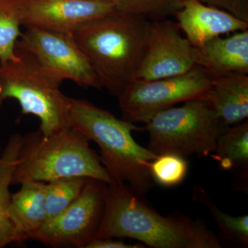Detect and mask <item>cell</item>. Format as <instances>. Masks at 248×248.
Segmentation results:
<instances>
[{
    "mask_svg": "<svg viewBox=\"0 0 248 248\" xmlns=\"http://www.w3.org/2000/svg\"><path fill=\"white\" fill-rule=\"evenodd\" d=\"M143 195L124 183L109 184L94 239L130 238L155 248H222L202 221L179 213L163 216Z\"/></svg>",
    "mask_w": 248,
    "mask_h": 248,
    "instance_id": "obj_1",
    "label": "cell"
},
{
    "mask_svg": "<svg viewBox=\"0 0 248 248\" xmlns=\"http://www.w3.org/2000/svg\"><path fill=\"white\" fill-rule=\"evenodd\" d=\"M151 21L122 13L80 24L72 32L102 89L117 97L135 79Z\"/></svg>",
    "mask_w": 248,
    "mask_h": 248,
    "instance_id": "obj_2",
    "label": "cell"
},
{
    "mask_svg": "<svg viewBox=\"0 0 248 248\" xmlns=\"http://www.w3.org/2000/svg\"><path fill=\"white\" fill-rule=\"evenodd\" d=\"M68 123L100 148V158L114 183H124L144 195L153 187L150 165L157 155L138 144L133 123L118 119L89 101L69 97Z\"/></svg>",
    "mask_w": 248,
    "mask_h": 248,
    "instance_id": "obj_3",
    "label": "cell"
},
{
    "mask_svg": "<svg viewBox=\"0 0 248 248\" xmlns=\"http://www.w3.org/2000/svg\"><path fill=\"white\" fill-rule=\"evenodd\" d=\"M89 143V139L71 125L47 137L39 130L22 136L12 185L71 177L113 184Z\"/></svg>",
    "mask_w": 248,
    "mask_h": 248,
    "instance_id": "obj_4",
    "label": "cell"
},
{
    "mask_svg": "<svg viewBox=\"0 0 248 248\" xmlns=\"http://www.w3.org/2000/svg\"><path fill=\"white\" fill-rule=\"evenodd\" d=\"M16 53L17 60L0 63V106L7 99L17 100L22 114L39 119L44 136L70 126L69 97L60 91L61 81L31 53L17 48Z\"/></svg>",
    "mask_w": 248,
    "mask_h": 248,
    "instance_id": "obj_5",
    "label": "cell"
},
{
    "mask_svg": "<svg viewBox=\"0 0 248 248\" xmlns=\"http://www.w3.org/2000/svg\"><path fill=\"white\" fill-rule=\"evenodd\" d=\"M227 127L206 99H197L159 112L146 124L145 130L149 133L148 149L157 156L202 157L215 151L217 140Z\"/></svg>",
    "mask_w": 248,
    "mask_h": 248,
    "instance_id": "obj_6",
    "label": "cell"
},
{
    "mask_svg": "<svg viewBox=\"0 0 248 248\" xmlns=\"http://www.w3.org/2000/svg\"><path fill=\"white\" fill-rule=\"evenodd\" d=\"M213 80V76L198 65L180 76L151 81L133 80L117 97L122 119L146 124L176 104L205 99Z\"/></svg>",
    "mask_w": 248,
    "mask_h": 248,
    "instance_id": "obj_7",
    "label": "cell"
},
{
    "mask_svg": "<svg viewBox=\"0 0 248 248\" xmlns=\"http://www.w3.org/2000/svg\"><path fill=\"white\" fill-rule=\"evenodd\" d=\"M109 184L88 178L78 200L58 216L46 221L30 240L50 247L86 248L102 220Z\"/></svg>",
    "mask_w": 248,
    "mask_h": 248,
    "instance_id": "obj_8",
    "label": "cell"
},
{
    "mask_svg": "<svg viewBox=\"0 0 248 248\" xmlns=\"http://www.w3.org/2000/svg\"><path fill=\"white\" fill-rule=\"evenodd\" d=\"M16 49L31 53L58 81L102 89L95 72L72 34L27 27Z\"/></svg>",
    "mask_w": 248,
    "mask_h": 248,
    "instance_id": "obj_9",
    "label": "cell"
},
{
    "mask_svg": "<svg viewBox=\"0 0 248 248\" xmlns=\"http://www.w3.org/2000/svg\"><path fill=\"white\" fill-rule=\"evenodd\" d=\"M195 66V47L182 35L177 23L169 18L151 21L134 80L151 81L180 76Z\"/></svg>",
    "mask_w": 248,
    "mask_h": 248,
    "instance_id": "obj_10",
    "label": "cell"
},
{
    "mask_svg": "<svg viewBox=\"0 0 248 248\" xmlns=\"http://www.w3.org/2000/svg\"><path fill=\"white\" fill-rule=\"evenodd\" d=\"M117 12L104 0H25L22 27L71 34L83 23Z\"/></svg>",
    "mask_w": 248,
    "mask_h": 248,
    "instance_id": "obj_11",
    "label": "cell"
},
{
    "mask_svg": "<svg viewBox=\"0 0 248 248\" xmlns=\"http://www.w3.org/2000/svg\"><path fill=\"white\" fill-rule=\"evenodd\" d=\"M174 16L179 29L194 47L219 36L248 29V22L200 0H186Z\"/></svg>",
    "mask_w": 248,
    "mask_h": 248,
    "instance_id": "obj_12",
    "label": "cell"
},
{
    "mask_svg": "<svg viewBox=\"0 0 248 248\" xmlns=\"http://www.w3.org/2000/svg\"><path fill=\"white\" fill-rule=\"evenodd\" d=\"M196 64L213 77L248 75V29L219 36L195 47Z\"/></svg>",
    "mask_w": 248,
    "mask_h": 248,
    "instance_id": "obj_13",
    "label": "cell"
},
{
    "mask_svg": "<svg viewBox=\"0 0 248 248\" xmlns=\"http://www.w3.org/2000/svg\"><path fill=\"white\" fill-rule=\"evenodd\" d=\"M205 99L226 126L247 120L248 75L228 73L213 77Z\"/></svg>",
    "mask_w": 248,
    "mask_h": 248,
    "instance_id": "obj_14",
    "label": "cell"
},
{
    "mask_svg": "<svg viewBox=\"0 0 248 248\" xmlns=\"http://www.w3.org/2000/svg\"><path fill=\"white\" fill-rule=\"evenodd\" d=\"M20 190L12 194L9 216L19 241L30 240L31 235L46 221V184L26 181Z\"/></svg>",
    "mask_w": 248,
    "mask_h": 248,
    "instance_id": "obj_15",
    "label": "cell"
},
{
    "mask_svg": "<svg viewBox=\"0 0 248 248\" xmlns=\"http://www.w3.org/2000/svg\"><path fill=\"white\" fill-rule=\"evenodd\" d=\"M22 135H13L2 152L0 150V248L14 243H20L9 216L11 196L10 186L13 177Z\"/></svg>",
    "mask_w": 248,
    "mask_h": 248,
    "instance_id": "obj_16",
    "label": "cell"
},
{
    "mask_svg": "<svg viewBox=\"0 0 248 248\" xmlns=\"http://www.w3.org/2000/svg\"><path fill=\"white\" fill-rule=\"evenodd\" d=\"M210 155L223 170L248 179V122L227 127L217 140L216 148Z\"/></svg>",
    "mask_w": 248,
    "mask_h": 248,
    "instance_id": "obj_17",
    "label": "cell"
},
{
    "mask_svg": "<svg viewBox=\"0 0 248 248\" xmlns=\"http://www.w3.org/2000/svg\"><path fill=\"white\" fill-rule=\"evenodd\" d=\"M25 0H0V63L17 59L16 46L22 35Z\"/></svg>",
    "mask_w": 248,
    "mask_h": 248,
    "instance_id": "obj_18",
    "label": "cell"
},
{
    "mask_svg": "<svg viewBox=\"0 0 248 248\" xmlns=\"http://www.w3.org/2000/svg\"><path fill=\"white\" fill-rule=\"evenodd\" d=\"M192 198L203 204L219 227L225 239L240 247L248 246V216L233 217L221 212L202 187H195Z\"/></svg>",
    "mask_w": 248,
    "mask_h": 248,
    "instance_id": "obj_19",
    "label": "cell"
},
{
    "mask_svg": "<svg viewBox=\"0 0 248 248\" xmlns=\"http://www.w3.org/2000/svg\"><path fill=\"white\" fill-rule=\"evenodd\" d=\"M88 178H60L46 184V221L58 216L81 195Z\"/></svg>",
    "mask_w": 248,
    "mask_h": 248,
    "instance_id": "obj_20",
    "label": "cell"
},
{
    "mask_svg": "<svg viewBox=\"0 0 248 248\" xmlns=\"http://www.w3.org/2000/svg\"><path fill=\"white\" fill-rule=\"evenodd\" d=\"M122 14L142 16L151 21L174 16L186 0H104Z\"/></svg>",
    "mask_w": 248,
    "mask_h": 248,
    "instance_id": "obj_21",
    "label": "cell"
},
{
    "mask_svg": "<svg viewBox=\"0 0 248 248\" xmlns=\"http://www.w3.org/2000/svg\"><path fill=\"white\" fill-rule=\"evenodd\" d=\"M187 170L185 157L174 154L158 155L150 165L153 182L164 187L179 185L185 179Z\"/></svg>",
    "mask_w": 248,
    "mask_h": 248,
    "instance_id": "obj_22",
    "label": "cell"
},
{
    "mask_svg": "<svg viewBox=\"0 0 248 248\" xmlns=\"http://www.w3.org/2000/svg\"><path fill=\"white\" fill-rule=\"evenodd\" d=\"M204 4L224 10L248 22V0H200Z\"/></svg>",
    "mask_w": 248,
    "mask_h": 248,
    "instance_id": "obj_23",
    "label": "cell"
},
{
    "mask_svg": "<svg viewBox=\"0 0 248 248\" xmlns=\"http://www.w3.org/2000/svg\"><path fill=\"white\" fill-rule=\"evenodd\" d=\"M141 245L128 244L122 241H116L113 238L93 239L86 248H141Z\"/></svg>",
    "mask_w": 248,
    "mask_h": 248,
    "instance_id": "obj_24",
    "label": "cell"
}]
</instances>
